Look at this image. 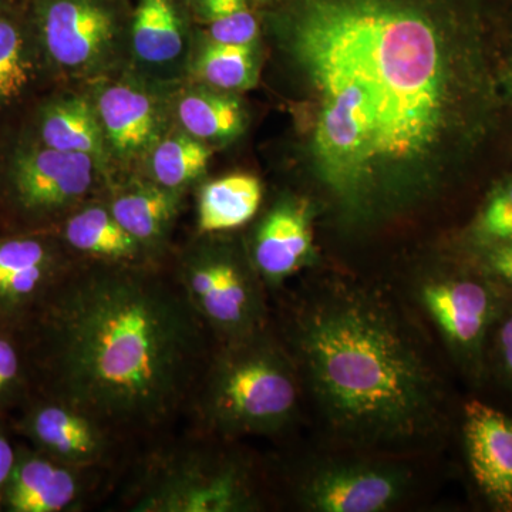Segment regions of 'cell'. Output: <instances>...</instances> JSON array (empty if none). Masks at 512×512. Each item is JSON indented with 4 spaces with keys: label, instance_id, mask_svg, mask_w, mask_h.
Instances as JSON below:
<instances>
[{
    "label": "cell",
    "instance_id": "1",
    "mask_svg": "<svg viewBox=\"0 0 512 512\" xmlns=\"http://www.w3.org/2000/svg\"><path fill=\"white\" fill-rule=\"evenodd\" d=\"M490 0H279L306 167L340 224L380 227L466 173L503 110Z\"/></svg>",
    "mask_w": 512,
    "mask_h": 512
},
{
    "label": "cell",
    "instance_id": "2",
    "mask_svg": "<svg viewBox=\"0 0 512 512\" xmlns=\"http://www.w3.org/2000/svg\"><path fill=\"white\" fill-rule=\"evenodd\" d=\"M33 393L124 441L157 436L192 396L214 342L175 276L148 264H72L16 330Z\"/></svg>",
    "mask_w": 512,
    "mask_h": 512
},
{
    "label": "cell",
    "instance_id": "3",
    "mask_svg": "<svg viewBox=\"0 0 512 512\" xmlns=\"http://www.w3.org/2000/svg\"><path fill=\"white\" fill-rule=\"evenodd\" d=\"M330 430L360 447L407 448L433 436L441 390L419 340L376 288H315L299 302L289 345Z\"/></svg>",
    "mask_w": 512,
    "mask_h": 512
},
{
    "label": "cell",
    "instance_id": "4",
    "mask_svg": "<svg viewBox=\"0 0 512 512\" xmlns=\"http://www.w3.org/2000/svg\"><path fill=\"white\" fill-rule=\"evenodd\" d=\"M302 387L291 350L265 329L212 348L188 413L215 439L274 436L298 416Z\"/></svg>",
    "mask_w": 512,
    "mask_h": 512
},
{
    "label": "cell",
    "instance_id": "5",
    "mask_svg": "<svg viewBox=\"0 0 512 512\" xmlns=\"http://www.w3.org/2000/svg\"><path fill=\"white\" fill-rule=\"evenodd\" d=\"M136 512H248L261 510L244 458L204 441L157 448L144 460L127 495Z\"/></svg>",
    "mask_w": 512,
    "mask_h": 512
},
{
    "label": "cell",
    "instance_id": "6",
    "mask_svg": "<svg viewBox=\"0 0 512 512\" xmlns=\"http://www.w3.org/2000/svg\"><path fill=\"white\" fill-rule=\"evenodd\" d=\"M174 276L214 343L268 329V288L251 256L228 245L202 244L184 256Z\"/></svg>",
    "mask_w": 512,
    "mask_h": 512
},
{
    "label": "cell",
    "instance_id": "7",
    "mask_svg": "<svg viewBox=\"0 0 512 512\" xmlns=\"http://www.w3.org/2000/svg\"><path fill=\"white\" fill-rule=\"evenodd\" d=\"M47 72L92 77L116 55L130 32L127 0H23Z\"/></svg>",
    "mask_w": 512,
    "mask_h": 512
},
{
    "label": "cell",
    "instance_id": "8",
    "mask_svg": "<svg viewBox=\"0 0 512 512\" xmlns=\"http://www.w3.org/2000/svg\"><path fill=\"white\" fill-rule=\"evenodd\" d=\"M96 164L86 154L19 140L3 167L0 207L18 222V232L50 231L92 191Z\"/></svg>",
    "mask_w": 512,
    "mask_h": 512
},
{
    "label": "cell",
    "instance_id": "9",
    "mask_svg": "<svg viewBox=\"0 0 512 512\" xmlns=\"http://www.w3.org/2000/svg\"><path fill=\"white\" fill-rule=\"evenodd\" d=\"M10 426L36 450L67 466L94 473L113 461L121 443L89 414L39 393H33L13 414Z\"/></svg>",
    "mask_w": 512,
    "mask_h": 512
},
{
    "label": "cell",
    "instance_id": "10",
    "mask_svg": "<svg viewBox=\"0 0 512 512\" xmlns=\"http://www.w3.org/2000/svg\"><path fill=\"white\" fill-rule=\"evenodd\" d=\"M416 296L454 359L474 369L481 362L485 336L497 313L493 286L473 276L437 272L421 279Z\"/></svg>",
    "mask_w": 512,
    "mask_h": 512
},
{
    "label": "cell",
    "instance_id": "11",
    "mask_svg": "<svg viewBox=\"0 0 512 512\" xmlns=\"http://www.w3.org/2000/svg\"><path fill=\"white\" fill-rule=\"evenodd\" d=\"M72 264L52 231L0 237V329L16 332Z\"/></svg>",
    "mask_w": 512,
    "mask_h": 512
},
{
    "label": "cell",
    "instance_id": "12",
    "mask_svg": "<svg viewBox=\"0 0 512 512\" xmlns=\"http://www.w3.org/2000/svg\"><path fill=\"white\" fill-rule=\"evenodd\" d=\"M410 481L409 471L396 464L330 461L302 478L296 498L306 511H387L406 497Z\"/></svg>",
    "mask_w": 512,
    "mask_h": 512
},
{
    "label": "cell",
    "instance_id": "13",
    "mask_svg": "<svg viewBox=\"0 0 512 512\" xmlns=\"http://www.w3.org/2000/svg\"><path fill=\"white\" fill-rule=\"evenodd\" d=\"M94 471L67 466L32 446H16V460L2 494L0 511L79 510Z\"/></svg>",
    "mask_w": 512,
    "mask_h": 512
},
{
    "label": "cell",
    "instance_id": "14",
    "mask_svg": "<svg viewBox=\"0 0 512 512\" xmlns=\"http://www.w3.org/2000/svg\"><path fill=\"white\" fill-rule=\"evenodd\" d=\"M249 256L268 289L278 288L311 265L315 248L309 202L279 201L256 228Z\"/></svg>",
    "mask_w": 512,
    "mask_h": 512
},
{
    "label": "cell",
    "instance_id": "15",
    "mask_svg": "<svg viewBox=\"0 0 512 512\" xmlns=\"http://www.w3.org/2000/svg\"><path fill=\"white\" fill-rule=\"evenodd\" d=\"M464 443L471 474L488 501L512 511V417L480 400L464 406Z\"/></svg>",
    "mask_w": 512,
    "mask_h": 512
},
{
    "label": "cell",
    "instance_id": "16",
    "mask_svg": "<svg viewBox=\"0 0 512 512\" xmlns=\"http://www.w3.org/2000/svg\"><path fill=\"white\" fill-rule=\"evenodd\" d=\"M49 74L30 26L23 0L0 10V114L29 99Z\"/></svg>",
    "mask_w": 512,
    "mask_h": 512
},
{
    "label": "cell",
    "instance_id": "17",
    "mask_svg": "<svg viewBox=\"0 0 512 512\" xmlns=\"http://www.w3.org/2000/svg\"><path fill=\"white\" fill-rule=\"evenodd\" d=\"M57 237L67 251L84 261L103 264H148L144 248L121 227L109 205H80L60 222Z\"/></svg>",
    "mask_w": 512,
    "mask_h": 512
},
{
    "label": "cell",
    "instance_id": "18",
    "mask_svg": "<svg viewBox=\"0 0 512 512\" xmlns=\"http://www.w3.org/2000/svg\"><path fill=\"white\" fill-rule=\"evenodd\" d=\"M96 110L104 137L120 157H138L156 146L161 119L147 93L113 84L100 92Z\"/></svg>",
    "mask_w": 512,
    "mask_h": 512
},
{
    "label": "cell",
    "instance_id": "19",
    "mask_svg": "<svg viewBox=\"0 0 512 512\" xmlns=\"http://www.w3.org/2000/svg\"><path fill=\"white\" fill-rule=\"evenodd\" d=\"M190 22L187 0H137L128 35L138 62L154 69L177 63L187 46Z\"/></svg>",
    "mask_w": 512,
    "mask_h": 512
},
{
    "label": "cell",
    "instance_id": "20",
    "mask_svg": "<svg viewBox=\"0 0 512 512\" xmlns=\"http://www.w3.org/2000/svg\"><path fill=\"white\" fill-rule=\"evenodd\" d=\"M32 141L49 148L86 154L99 161L104 158L103 128L94 107L80 97L47 100L37 107L32 124Z\"/></svg>",
    "mask_w": 512,
    "mask_h": 512
},
{
    "label": "cell",
    "instance_id": "21",
    "mask_svg": "<svg viewBox=\"0 0 512 512\" xmlns=\"http://www.w3.org/2000/svg\"><path fill=\"white\" fill-rule=\"evenodd\" d=\"M180 202L181 191L156 183L137 184L117 194L109 208L121 227L150 255L161 248L170 234Z\"/></svg>",
    "mask_w": 512,
    "mask_h": 512
},
{
    "label": "cell",
    "instance_id": "22",
    "mask_svg": "<svg viewBox=\"0 0 512 512\" xmlns=\"http://www.w3.org/2000/svg\"><path fill=\"white\" fill-rule=\"evenodd\" d=\"M261 181L232 174L211 181L198 198V231L204 235L234 231L255 217L262 202Z\"/></svg>",
    "mask_w": 512,
    "mask_h": 512
},
{
    "label": "cell",
    "instance_id": "23",
    "mask_svg": "<svg viewBox=\"0 0 512 512\" xmlns=\"http://www.w3.org/2000/svg\"><path fill=\"white\" fill-rule=\"evenodd\" d=\"M178 119L190 136L201 141L231 140L244 131L245 111L235 97L194 90L180 100Z\"/></svg>",
    "mask_w": 512,
    "mask_h": 512
},
{
    "label": "cell",
    "instance_id": "24",
    "mask_svg": "<svg viewBox=\"0 0 512 512\" xmlns=\"http://www.w3.org/2000/svg\"><path fill=\"white\" fill-rule=\"evenodd\" d=\"M191 19L207 30L208 39L224 45L255 46L261 20L252 0H187Z\"/></svg>",
    "mask_w": 512,
    "mask_h": 512
},
{
    "label": "cell",
    "instance_id": "25",
    "mask_svg": "<svg viewBox=\"0 0 512 512\" xmlns=\"http://www.w3.org/2000/svg\"><path fill=\"white\" fill-rule=\"evenodd\" d=\"M151 151L154 183L168 190L181 191L200 178L210 164V147L188 133L165 138Z\"/></svg>",
    "mask_w": 512,
    "mask_h": 512
},
{
    "label": "cell",
    "instance_id": "26",
    "mask_svg": "<svg viewBox=\"0 0 512 512\" xmlns=\"http://www.w3.org/2000/svg\"><path fill=\"white\" fill-rule=\"evenodd\" d=\"M194 73L221 92L249 89L258 76L254 47L224 45L208 39L195 60Z\"/></svg>",
    "mask_w": 512,
    "mask_h": 512
},
{
    "label": "cell",
    "instance_id": "27",
    "mask_svg": "<svg viewBox=\"0 0 512 512\" xmlns=\"http://www.w3.org/2000/svg\"><path fill=\"white\" fill-rule=\"evenodd\" d=\"M33 394L25 349L16 333L0 329V419L13 416Z\"/></svg>",
    "mask_w": 512,
    "mask_h": 512
},
{
    "label": "cell",
    "instance_id": "28",
    "mask_svg": "<svg viewBox=\"0 0 512 512\" xmlns=\"http://www.w3.org/2000/svg\"><path fill=\"white\" fill-rule=\"evenodd\" d=\"M477 244L512 241V175L491 191L473 228Z\"/></svg>",
    "mask_w": 512,
    "mask_h": 512
},
{
    "label": "cell",
    "instance_id": "29",
    "mask_svg": "<svg viewBox=\"0 0 512 512\" xmlns=\"http://www.w3.org/2000/svg\"><path fill=\"white\" fill-rule=\"evenodd\" d=\"M484 274L505 288L512 289V241L480 244Z\"/></svg>",
    "mask_w": 512,
    "mask_h": 512
},
{
    "label": "cell",
    "instance_id": "30",
    "mask_svg": "<svg viewBox=\"0 0 512 512\" xmlns=\"http://www.w3.org/2000/svg\"><path fill=\"white\" fill-rule=\"evenodd\" d=\"M495 349H497L498 363L504 376L512 383V312L498 329L497 339H495Z\"/></svg>",
    "mask_w": 512,
    "mask_h": 512
},
{
    "label": "cell",
    "instance_id": "31",
    "mask_svg": "<svg viewBox=\"0 0 512 512\" xmlns=\"http://www.w3.org/2000/svg\"><path fill=\"white\" fill-rule=\"evenodd\" d=\"M15 460L16 447L9 439L5 420L0 419V504H2L3 490H5L10 473H12L13 466H15Z\"/></svg>",
    "mask_w": 512,
    "mask_h": 512
},
{
    "label": "cell",
    "instance_id": "32",
    "mask_svg": "<svg viewBox=\"0 0 512 512\" xmlns=\"http://www.w3.org/2000/svg\"><path fill=\"white\" fill-rule=\"evenodd\" d=\"M498 77H500L504 100L510 101L512 104V46L503 66H498Z\"/></svg>",
    "mask_w": 512,
    "mask_h": 512
},
{
    "label": "cell",
    "instance_id": "33",
    "mask_svg": "<svg viewBox=\"0 0 512 512\" xmlns=\"http://www.w3.org/2000/svg\"><path fill=\"white\" fill-rule=\"evenodd\" d=\"M279 0H252V3L256 6V8H259L261 6L262 9L269 8V6L275 5V3H278Z\"/></svg>",
    "mask_w": 512,
    "mask_h": 512
},
{
    "label": "cell",
    "instance_id": "34",
    "mask_svg": "<svg viewBox=\"0 0 512 512\" xmlns=\"http://www.w3.org/2000/svg\"><path fill=\"white\" fill-rule=\"evenodd\" d=\"M10 2H12V0H0V10L6 8V6H8Z\"/></svg>",
    "mask_w": 512,
    "mask_h": 512
}]
</instances>
